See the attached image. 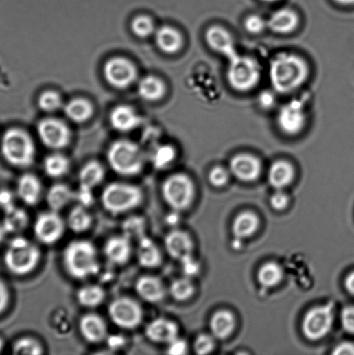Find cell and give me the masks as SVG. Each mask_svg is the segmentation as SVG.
I'll use <instances>...</instances> for the list:
<instances>
[{"mask_svg": "<svg viewBox=\"0 0 354 355\" xmlns=\"http://www.w3.org/2000/svg\"><path fill=\"white\" fill-rule=\"evenodd\" d=\"M309 67L302 58L281 53L271 61L270 79L274 91L287 94L296 91L306 81Z\"/></svg>", "mask_w": 354, "mask_h": 355, "instance_id": "cell-1", "label": "cell"}, {"mask_svg": "<svg viewBox=\"0 0 354 355\" xmlns=\"http://www.w3.org/2000/svg\"><path fill=\"white\" fill-rule=\"evenodd\" d=\"M65 271L75 279L82 280L100 271L97 249L88 240H75L68 244L62 253Z\"/></svg>", "mask_w": 354, "mask_h": 355, "instance_id": "cell-2", "label": "cell"}, {"mask_svg": "<svg viewBox=\"0 0 354 355\" xmlns=\"http://www.w3.org/2000/svg\"><path fill=\"white\" fill-rule=\"evenodd\" d=\"M144 194L137 185L124 182H114L107 185L102 192V207L114 215L127 214L140 207Z\"/></svg>", "mask_w": 354, "mask_h": 355, "instance_id": "cell-3", "label": "cell"}, {"mask_svg": "<svg viewBox=\"0 0 354 355\" xmlns=\"http://www.w3.org/2000/svg\"><path fill=\"white\" fill-rule=\"evenodd\" d=\"M1 152L13 167L25 168L35 161L36 148L31 136L19 128L9 129L3 135Z\"/></svg>", "mask_w": 354, "mask_h": 355, "instance_id": "cell-4", "label": "cell"}, {"mask_svg": "<svg viewBox=\"0 0 354 355\" xmlns=\"http://www.w3.org/2000/svg\"><path fill=\"white\" fill-rule=\"evenodd\" d=\"M38 245L24 237H16L10 242L5 253V264L12 273L25 275L31 273L41 260Z\"/></svg>", "mask_w": 354, "mask_h": 355, "instance_id": "cell-5", "label": "cell"}, {"mask_svg": "<svg viewBox=\"0 0 354 355\" xmlns=\"http://www.w3.org/2000/svg\"><path fill=\"white\" fill-rule=\"evenodd\" d=\"M108 162L117 174L135 176L143 170L145 157L138 145L130 141L114 142L108 148Z\"/></svg>", "mask_w": 354, "mask_h": 355, "instance_id": "cell-6", "label": "cell"}, {"mask_svg": "<svg viewBox=\"0 0 354 355\" xmlns=\"http://www.w3.org/2000/svg\"><path fill=\"white\" fill-rule=\"evenodd\" d=\"M260 78V66L255 59L238 53L229 59L227 79L235 91H249L256 87Z\"/></svg>", "mask_w": 354, "mask_h": 355, "instance_id": "cell-7", "label": "cell"}, {"mask_svg": "<svg viewBox=\"0 0 354 355\" xmlns=\"http://www.w3.org/2000/svg\"><path fill=\"white\" fill-rule=\"evenodd\" d=\"M194 194L193 182L185 174H172L162 184V197L173 211H181L189 208Z\"/></svg>", "mask_w": 354, "mask_h": 355, "instance_id": "cell-8", "label": "cell"}, {"mask_svg": "<svg viewBox=\"0 0 354 355\" xmlns=\"http://www.w3.org/2000/svg\"><path fill=\"white\" fill-rule=\"evenodd\" d=\"M108 311L112 323L124 330H134L143 321V308L133 298H115L109 304Z\"/></svg>", "mask_w": 354, "mask_h": 355, "instance_id": "cell-9", "label": "cell"}, {"mask_svg": "<svg viewBox=\"0 0 354 355\" xmlns=\"http://www.w3.org/2000/svg\"><path fill=\"white\" fill-rule=\"evenodd\" d=\"M333 304L329 303L311 308L307 312L302 326L307 339L318 341L329 333L333 323Z\"/></svg>", "mask_w": 354, "mask_h": 355, "instance_id": "cell-10", "label": "cell"}, {"mask_svg": "<svg viewBox=\"0 0 354 355\" xmlns=\"http://www.w3.org/2000/svg\"><path fill=\"white\" fill-rule=\"evenodd\" d=\"M104 75L106 81L114 88L124 89L137 80V71L128 59L117 56L105 62Z\"/></svg>", "mask_w": 354, "mask_h": 355, "instance_id": "cell-11", "label": "cell"}, {"mask_svg": "<svg viewBox=\"0 0 354 355\" xmlns=\"http://www.w3.org/2000/svg\"><path fill=\"white\" fill-rule=\"evenodd\" d=\"M65 228V222L58 212L51 210L38 216L34 224V234L40 243L51 245L61 240Z\"/></svg>", "mask_w": 354, "mask_h": 355, "instance_id": "cell-12", "label": "cell"}, {"mask_svg": "<svg viewBox=\"0 0 354 355\" xmlns=\"http://www.w3.org/2000/svg\"><path fill=\"white\" fill-rule=\"evenodd\" d=\"M38 134L45 147L55 150L64 148L71 141L67 125L58 119L46 118L39 122Z\"/></svg>", "mask_w": 354, "mask_h": 355, "instance_id": "cell-13", "label": "cell"}, {"mask_svg": "<svg viewBox=\"0 0 354 355\" xmlns=\"http://www.w3.org/2000/svg\"><path fill=\"white\" fill-rule=\"evenodd\" d=\"M306 112L302 102L291 101L282 106L277 115L278 127L284 134L296 135L306 124Z\"/></svg>", "mask_w": 354, "mask_h": 355, "instance_id": "cell-14", "label": "cell"}, {"mask_svg": "<svg viewBox=\"0 0 354 355\" xmlns=\"http://www.w3.org/2000/svg\"><path fill=\"white\" fill-rule=\"evenodd\" d=\"M230 170L238 180L250 182L259 177L262 172V165L254 155L239 154L231 159Z\"/></svg>", "mask_w": 354, "mask_h": 355, "instance_id": "cell-15", "label": "cell"}, {"mask_svg": "<svg viewBox=\"0 0 354 355\" xmlns=\"http://www.w3.org/2000/svg\"><path fill=\"white\" fill-rule=\"evenodd\" d=\"M165 247L174 260L182 261L193 257V242L190 235L180 230H173L165 238Z\"/></svg>", "mask_w": 354, "mask_h": 355, "instance_id": "cell-16", "label": "cell"}, {"mask_svg": "<svg viewBox=\"0 0 354 355\" xmlns=\"http://www.w3.org/2000/svg\"><path fill=\"white\" fill-rule=\"evenodd\" d=\"M145 334L154 343L169 344L178 337V327L174 321L158 317L147 325Z\"/></svg>", "mask_w": 354, "mask_h": 355, "instance_id": "cell-17", "label": "cell"}, {"mask_svg": "<svg viewBox=\"0 0 354 355\" xmlns=\"http://www.w3.org/2000/svg\"><path fill=\"white\" fill-rule=\"evenodd\" d=\"M135 290L142 300L149 304H160L167 295L163 282L155 275H145L138 278L135 283Z\"/></svg>", "mask_w": 354, "mask_h": 355, "instance_id": "cell-18", "label": "cell"}, {"mask_svg": "<svg viewBox=\"0 0 354 355\" xmlns=\"http://www.w3.org/2000/svg\"><path fill=\"white\" fill-rule=\"evenodd\" d=\"M79 330L88 343H100L108 337V326L104 318L97 314L88 313L79 321Z\"/></svg>", "mask_w": 354, "mask_h": 355, "instance_id": "cell-19", "label": "cell"}, {"mask_svg": "<svg viewBox=\"0 0 354 355\" xmlns=\"http://www.w3.org/2000/svg\"><path fill=\"white\" fill-rule=\"evenodd\" d=\"M204 38L213 51L226 56L228 60L237 54L233 36L226 29L217 25L211 26L207 30Z\"/></svg>", "mask_w": 354, "mask_h": 355, "instance_id": "cell-20", "label": "cell"}, {"mask_svg": "<svg viewBox=\"0 0 354 355\" xmlns=\"http://www.w3.org/2000/svg\"><path fill=\"white\" fill-rule=\"evenodd\" d=\"M123 234L108 238L104 244V255L111 264L124 265L130 260L132 243Z\"/></svg>", "mask_w": 354, "mask_h": 355, "instance_id": "cell-21", "label": "cell"}, {"mask_svg": "<svg viewBox=\"0 0 354 355\" xmlns=\"http://www.w3.org/2000/svg\"><path fill=\"white\" fill-rule=\"evenodd\" d=\"M109 122L115 130L128 133L134 130L140 126L141 118L130 106L119 105L111 111Z\"/></svg>", "mask_w": 354, "mask_h": 355, "instance_id": "cell-22", "label": "cell"}, {"mask_svg": "<svg viewBox=\"0 0 354 355\" xmlns=\"http://www.w3.org/2000/svg\"><path fill=\"white\" fill-rule=\"evenodd\" d=\"M43 187L40 180L35 174L22 175L16 184V195L25 204L36 205L42 197Z\"/></svg>", "mask_w": 354, "mask_h": 355, "instance_id": "cell-23", "label": "cell"}, {"mask_svg": "<svg viewBox=\"0 0 354 355\" xmlns=\"http://www.w3.org/2000/svg\"><path fill=\"white\" fill-rule=\"evenodd\" d=\"M138 242L137 255L141 266L145 268L160 267L163 257L157 244L147 236Z\"/></svg>", "mask_w": 354, "mask_h": 355, "instance_id": "cell-24", "label": "cell"}, {"mask_svg": "<svg viewBox=\"0 0 354 355\" xmlns=\"http://www.w3.org/2000/svg\"><path fill=\"white\" fill-rule=\"evenodd\" d=\"M155 42L162 52L173 55L180 51L183 46V36L178 30L165 25L155 33Z\"/></svg>", "mask_w": 354, "mask_h": 355, "instance_id": "cell-25", "label": "cell"}, {"mask_svg": "<svg viewBox=\"0 0 354 355\" xmlns=\"http://www.w3.org/2000/svg\"><path fill=\"white\" fill-rule=\"evenodd\" d=\"M299 25V18L292 10L283 8L278 10L270 16L267 21L268 27L278 34H289Z\"/></svg>", "mask_w": 354, "mask_h": 355, "instance_id": "cell-26", "label": "cell"}, {"mask_svg": "<svg viewBox=\"0 0 354 355\" xmlns=\"http://www.w3.org/2000/svg\"><path fill=\"white\" fill-rule=\"evenodd\" d=\"M236 327L234 315L228 310L216 312L211 318L210 328L213 336L224 340L233 333Z\"/></svg>", "mask_w": 354, "mask_h": 355, "instance_id": "cell-27", "label": "cell"}, {"mask_svg": "<svg viewBox=\"0 0 354 355\" xmlns=\"http://www.w3.org/2000/svg\"><path fill=\"white\" fill-rule=\"evenodd\" d=\"M294 176V170L290 162L278 161L271 165L268 179L271 187L282 190L292 182Z\"/></svg>", "mask_w": 354, "mask_h": 355, "instance_id": "cell-28", "label": "cell"}, {"mask_svg": "<svg viewBox=\"0 0 354 355\" xmlns=\"http://www.w3.org/2000/svg\"><path fill=\"white\" fill-rule=\"evenodd\" d=\"M75 198V192L65 184H55L49 189L46 202L51 211H59L67 207Z\"/></svg>", "mask_w": 354, "mask_h": 355, "instance_id": "cell-29", "label": "cell"}, {"mask_svg": "<svg viewBox=\"0 0 354 355\" xmlns=\"http://www.w3.org/2000/svg\"><path fill=\"white\" fill-rule=\"evenodd\" d=\"M259 227V218L251 211H244L233 222V233L237 240L252 236Z\"/></svg>", "mask_w": 354, "mask_h": 355, "instance_id": "cell-30", "label": "cell"}, {"mask_svg": "<svg viewBox=\"0 0 354 355\" xmlns=\"http://www.w3.org/2000/svg\"><path fill=\"white\" fill-rule=\"evenodd\" d=\"M104 178L105 169L100 162L91 161L86 163L79 172V185L94 189L102 183Z\"/></svg>", "mask_w": 354, "mask_h": 355, "instance_id": "cell-31", "label": "cell"}, {"mask_svg": "<svg viewBox=\"0 0 354 355\" xmlns=\"http://www.w3.org/2000/svg\"><path fill=\"white\" fill-rule=\"evenodd\" d=\"M138 93L144 100L155 102L160 100L165 95V86L156 76H148L139 82Z\"/></svg>", "mask_w": 354, "mask_h": 355, "instance_id": "cell-32", "label": "cell"}, {"mask_svg": "<svg viewBox=\"0 0 354 355\" xmlns=\"http://www.w3.org/2000/svg\"><path fill=\"white\" fill-rule=\"evenodd\" d=\"M94 108L88 100L84 98H75L64 106V114L75 124H84L91 117Z\"/></svg>", "mask_w": 354, "mask_h": 355, "instance_id": "cell-33", "label": "cell"}, {"mask_svg": "<svg viewBox=\"0 0 354 355\" xmlns=\"http://www.w3.org/2000/svg\"><path fill=\"white\" fill-rule=\"evenodd\" d=\"M106 297L104 288L97 284L82 287L77 293L78 304L85 308H95L104 303Z\"/></svg>", "mask_w": 354, "mask_h": 355, "instance_id": "cell-34", "label": "cell"}, {"mask_svg": "<svg viewBox=\"0 0 354 355\" xmlns=\"http://www.w3.org/2000/svg\"><path fill=\"white\" fill-rule=\"evenodd\" d=\"M92 225V217L88 208L78 205L68 215L67 225L75 233L87 231Z\"/></svg>", "mask_w": 354, "mask_h": 355, "instance_id": "cell-35", "label": "cell"}, {"mask_svg": "<svg viewBox=\"0 0 354 355\" xmlns=\"http://www.w3.org/2000/svg\"><path fill=\"white\" fill-rule=\"evenodd\" d=\"M28 224V214L23 209L15 207L11 210L5 211L2 225L8 233H19L24 231Z\"/></svg>", "mask_w": 354, "mask_h": 355, "instance_id": "cell-36", "label": "cell"}, {"mask_svg": "<svg viewBox=\"0 0 354 355\" xmlns=\"http://www.w3.org/2000/svg\"><path fill=\"white\" fill-rule=\"evenodd\" d=\"M71 164L66 156L60 154H53L47 156L44 161V170L46 175L53 179L62 177L69 171Z\"/></svg>", "mask_w": 354, "mask_h": 355, "instance_id": "cell-37", "label": "cell"}, {"mask_svg": "<svg viewBox=\"0 0 354 355\" xmlns=\"http://www.w3.org/2000/svg\"><path fill=\"white\" fill-rule=\"evenodd\" d=\"M283 268L279 264L270 262L263 265L257 273V280L263 287L276 286L283 279Z\"/></svg>", "mask_w": 354, "mask_h": 355, "instance_id": "cell-38", "label": "cell"}, {"mask_svg": "<svg viewBox=\"0 0 354 355\" xmlns=\"http://www.w3.org/2000/svg\"><path fill=\"white\" fill-rule=\"evenodd\" d=\"M176 158V150L173 146L160 145L154 149L151 156L152 164L158 170H164L170 167Z\"/></svg>", "mask_w": 354, "mask_h": 355, "instance_id": "cell-39", "label": "cell"}, {"mask_svg": "<svg viewBox=\"0 0 354 355\" xmlns=\"http://www.w3.org/2000/svg\"><path fill=\"white\" fill-rule=\"evenodd\" d=\"M147 223L141 216H131L122 223V234L130 240H140L145 236Z\"/></svg>", "mask_w": 354, "mask_h": 355, "instance_id": "cell-40", "label": "cell"}, {"mask_svg": "<svg viewBox=\"0 0 354 355\" xmlns=\"http://www.w3.org/2000/svg\"><path fill=\"white\" fill-rule=\"evenodd\" d=\"M195 287L191 278L184 277L177 278L172 282L169 287V293L174 300L184 301L193 297Z\"/></svg>", "mask_w": 354, "mask_h": 355, "instance_id": "cell-41", "label": "cell"}, {"mask_svg": "<svg viewBox=\"0 0 354 355\" xmlns=\"http://www.w3.org/2000/svg\"><path fill=\"white\" fill-rule=\"evenodd\" d=\"M12 352L14 354L40 355L44 347L35 338L23 337L13 345Z\"/></svg>", "mask_w": 354, "mask_h": 355, "instance_id": "cell-42", "label": "cell"}, {"mask_svg": "<svg viewBox=\"0 0 354 355\" xmlns=\"http://www.w3.org/2000/svg\"><path fill=\"white\" fill-rule=\"evenodd\" d=\"M153 21L148 16H138L132 21L131 30L138 38H145L153 34L154 32Z\"/></svg>", "mask_w": 354, "mask_h": 355, "instance_id": "cell-43", "label": "cell"}, {"mask_svg": "<svg viewBox=\"0 0 354 355\" xmlns=\"http://www.w3.org/2000/svg\"><path fill=\"white\" fill-rule=\"evenodd\" d=\"M38 106L43 111L51 113L62 107V98L57 92L48 91L42 93L38 98Z\"/></svg>", "mask_w": 354, "mask_h": 355, "instance_id": "cell-44", "label": "cell"}, {"mask_svg": "<svg viewBox=\"0 0 354 355\" xmlns=\"http://www.w3.org/2000/svg\"><path fill=\"white\" fill-rule=\"evenodd\" d=\"M193 347L198 354H211L215 347L213 337L206 334H201L195 340Z\"/></svg>", "mask_w": 354, "mask_h": 355, "instance_id": "cell-45", "label": "cell"}, {"mask_svg": "<svg viewBox=\"0 0 354 355\" xmlns=\"http://www.w3.org/2000/svg\"><path fill=\"white\" fill-rule=\"evenodd\" d=\"M266 26H268L267 21L258 15L249 16L244 21V27L251 34H259L266 30Z\"/></svg>", "mask_w": 354, "mask_h": 355, "instance_id": "cell-46", "label": "cell"}, {"mask_svg": "<svg viewBox=\"0 0 354 355\" xmlns=\"http://www.w3.org/2000/svg\"><path fill=\"white\" fill-rule=\"evenodd\" d=\"M229 172L223 167H215L210 171L209 181L216 187H222L229 181Z\"/></svg>", "mask_w": 354, "mask_h": 355, "instance_id": "cell-47", "label": "cell"}, {"mask_svg": "<svg viewBox=\"0 0 354 355\" xmlns=\"http://www.w3.org/2000/svg\"><path fill=\"white\" fill-rule=\"evenodd\" d=\"M92 191L93 189L79 185L78 190L75 192V198L78 205L86 208L91 207L95 202V198Z\"/></svg>", "mask_w": 354, "mask_h": 355, "instance_id": "cell-48", "label": "cell"}, {"mask_svg": "<svg viewBox=\"0 0 354 355\" xmlns=\"http://www.w3.org/2000/svg\"><path fill=\"white\" fill-rule=\"evenodd\" d=\"M344 330L349 333L354 334V306L344 308L340 315Z\"/></svg>", "mask_w": 354, "mask_h": 355, "instance_id": "cell-49", "label": "cell"}, {"mask_svg": "<svg viewBox=\"0 0 354 355\" xmlns=\"http://www.w3.org/2000/svg\"><path fill=\"white\" fill-rule=\"evenodd\" d=\"M270 205L276 211H283L289 205V197L282 191L278 190L270 198Z\"/></svg>", "mask_w": 354, "mask_h": 355, "instance_id": "cell-50", "label": "cell"}, {"mask_svg": "<svg viewBox=\"0 0 354 355\" xmlns=\"http://www.w3.org/2000/svg\"><path fill=\"white\" fill-rule=\"evenodd\" d=\"M15 196L12 192L8 190V189H3L0 190V208L4 211L11 210L12 208L15 207Z\"/></svg>", "mask_w": 354, "mask_h": 355, "instance_id": "cell-51", "label": "cell"}, {"mask_svg": "<svg viewBox=\"0 0 354 355\" xmlns=\"http://www.w3.org/2000/svg\"><path fill=\"white\" fill-rule=\"evenodd\" d=\"M167 345V353L168 354L184 355L187 353L188 346L187 341L180 339L178 337Z\"/></svg>", "mask_w": 354, "mask_h": 355, "instance_id": "cell-52", "label": "cell"}, {"mask_svg": "<svg viewBox=\"0 0 354 355\" xmlns=\"http://www.w3.org/2000/svg\"><path fill=\"white\" fill-rule=\"evenodd\" d=\"M180 263L185 277H193L200 271V265L194 261L193 257L185 258V260L180 261Z\"/></svg>", "mask_w": 354, "mask_h": 355, "instance_id": "cell-53", "label": "cell"}, {"mask_svg": "<svg viewBox=\"0 0 354 355\" xmlns=\"http://www.w3.org/2000/svg\"><path fill=\"white\" fill-rule=\"evenodd\" d=\"M276 98L273 93L270 91H263L259 96V102L261 106L264 108H271L274 107Z\"/></svg>", "mask_w": 354, "mask_h": 355, "instance_id": "cell-54", "label": "cell"}, {"mask_svg": "<svg viewBox=\"0 0 354 355\" xmlns=\"http://www.w3.org/2000/svg\"><path fill=\"white\" fill-rule=\"evenodd\" d=\"M334 355H354V344L342 343L338 345L333 351Z\"/></svg>", "mask_w": 354, "mask_h": 355, "instance_id": "cell-55", "label": "cell"}, {"mask_svg": "<svg viewBox=\"0 0 354 355\" xmlns=\"http://www.w3.org/2000/svg\"><path fill=\"white\" fill-rule=\"evenodd\" d=\"M9 303V292L6 285L0 280V313L8 307Z\"/></svg>", "mask_w": 354, "mask_h": 355, "instance_id": "cell-56", "label": "cell"}, {"mask_svg": "<svg viewBox=\"0 0 354 355\" xmlns=\"http://www.w3.org/2000/svg\"><path fill=\"white\" fill-rule=\"evenodd\" d=\"M346 290L350 294L354 295V271L347 275L345 281Z\"/></svg>", "mask_w": 354, "mask_h": 355, "instance_id": "cell-57", "label": "cell"}, {"mask_svg": "<svg viewBox=\"0 0 354 355\" xmlns=\"http://www.w3.org/2000/svg\"><path fill=\"white\" fill-rule=\"evenodd\" d=\"M178 212L180 211H174L171 214L167 216V222L168 225H174L178 223V220H180V218H178Z\"/></svg>", "mask_w": 354, "mask_h": 355, "instance_id": "cell-58", "label": "cell"}, {"mask_svg": "<svg viewBox=\"0 0 354 355\" xmlns=\"http://www.w3.org/2000/svg\"><path fill=\"white\" fill-rule=\"evenodd\" d=\"M338 4L343 5H354V0H334Z\"/></svg>", "mask_w": 354, "mask_h": 355, "instance_id": "cell-59", "label": "cell"}, {"mask_svg": "<svg viewBox=\"0 0 354 355\" xmlns=\"http://www.w3.org/2000/svg\"><path fill=\"white\" fill-rule=\"evenodd\" d=\"M6 233L8 232H6L5 227H3V225H0V244L4 240Z\"/></svg>", "mask_w": 354, "mask_h": 355, "instance_id": "cell-60", "label": "cell"}, {"mask_svg": "<svg viewBox=\"0 0 354 355\" xmlns=\"http://www.w3.org/2000/svg\"><path fill=\"white\" fill-rule=\"evenodd\" d=\"M3 348H4V341L0 337V352L3 350Z\"/></svg>", "mask_w": 354, "mask_h": 355, "instance_id": "cell-61", "label": "cell"}, {"mask_svg": "<svg viewBox=\"0 0 354 355\" xmlns=\"http://www.w3.org/2000/svg\"><path fill=\"white\" fill-rule=\"evenodd\" d=\"M262 1H264V2H276L277 1V0H262Z\"/></svg>", "mask_w": 354, "mask_h": 355, "instance_id": "cell-62", "label": "cell"}]
</instances>
